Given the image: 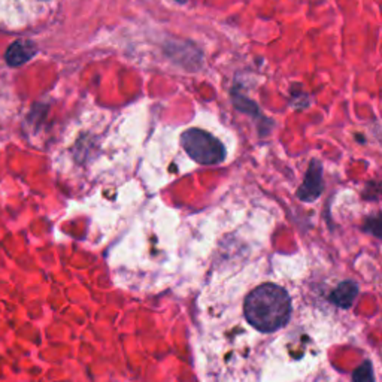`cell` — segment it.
Returning a JSON list of instances; mask_svg holds the SVG:
<instances>
[{
	"mask_svg": "<svg viewBox=\"0 0 382 382\" xmlns=\"http://www.w3.org/2000/svg\"><path fill=\"white\" fill-rule=\"evenodd\" d=\"M219 296L200 345L209 382H263L278 366L300 375L323 354L321 309L293 281H230Z\"/></svg>",
	"mask_w": 382,
	"mask_h": 382,
	"instance_id": "cell-1",
	"label": "cell"
},
{
	"mask_svg": "<svg viewBox=\"0 0 382 382\" xmlns=\"http://www.w3.org/2000/svg\"><path fill=\"white\" fill-rule=\"evenodd\" d=\"M181 145L199 165H218L227 156L221 140L202 128H188L181 135Z\"/></svg>",
	"mask_w": 382,
	"mask_h": 382,
	"instance_id": "cell-2",
	"label": "cell"
},
{
	"mask_svg": "<svg viewBox=\"0 0 382 382\" xmlns=\"http://www.w3.org/2000/svg\"><path fill=\"white\" fill-rule=\"evenodd\" d=\"M323 193V165L318 160L309 163L304 184L297 190V197L301 202H314Z\"/></svg>",
	"mask_w": 382,
	"mask_h": 382,
	"instance_id": "cell-3",
	"label": "cell"
},
{
	"mask_svg": "<svg viewBox=\"0 0 382 382\" xmlns=\"http://www.w3.org/2000/svg\"><path fill=\"white\" fill-rule=\"evenodd\" d=\"M36 51L38 48L32 41H15L6 49L5 58L9 66L17 67L23 66L30 58H33Z\"/></svg>",
	"mask_w": 382,
	"mask_h": 382,
	"instance_id": "cell-4",
	"label": "cell"
},
{
	"mask_svg": "<svg viewBox=\"0 0 382 382\" xmlns=\"http://www.w3.org/2000/svg\"><path fill=\"white\" fill-rule=\"evenodd\" d=\"M357 293H358V288L354 283H342L338 287H335L333 291H331L330 300L333 301L336 308L348 309L351 306V304L354 301Z\"/></svg>",
	"mask_w": 382,
	"mask_h": 382,
	"instance_id": "cell-5",
	"label": "cell"
},
{
	"mask_svg": "<svg viewBox=\"0 0 382 382\" xmlns=\"http://www.w3.org/2000/svg\"><path fill=\"white\" fill-rule=\"evenodd\" d=\"M233 103L242 113H248L249 115H258V106L253 103V100H248L247 97L238 94L233 97Z\"/></svg>",
	"mask_w": 382,
	"mask_h": 382,
	"instance_id": "cell-6",
	"label": "cell"
},
{
	"mask_svg": "<svg viewBox=\"0 0 382 382\" xmlns=\"http://www.w3.org/2000/svg\"><path fill=\"white\" fill-rule=\"evenodd\" d=\"M354 382H375L374 379V370H372L370 363H366L360 366L354 374Z\"/></svg>",
	"mask_w": 382,
	"mask_h": 382,
	"instance_id": "cell-7",
	"label": "cell"
},
{
	"mask_svg": "<svg viewBox=\"0 0 382 382\" xmlns=\"http://www.w3.org/2000/svg\"><path fill=\"white\" fill-rule=\"evenodd\" d=\"M175 2H178V3H181V5H184V3L188 2V0H175Z\"/></svg>",
	"mask_w": 382,
	"mask_h": 382,
	"instance_id": "cell-8",
	"label": "cell"
}]
</instances>
